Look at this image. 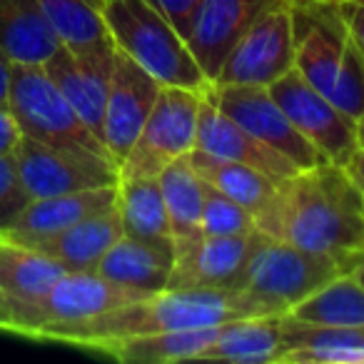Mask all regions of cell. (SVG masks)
I'll return each instance as SVG.
<instances>
[{"label": "cell", "instance_id": "1", "mask_svg": "<svg viewBox=\"0 0 364 364\" xmlns=\"http://www.w3.org/2000/svg\"><path fill=\"white\" fill-rule=\"evenodd\" d=\"M257 230L324 255L349 274L364 262V198L342 165L322 162L279 182L277 200Z\"/></svg>", "mask_w": 364, "mask_h": 364}, {"label": "cell", "instance_id": "2", "mask_svg": "<svg viewBox=\"0 0 364 364\" xmlns=\"http://www.w3.org/2000/svg\"><path fill=\"white\" fill-rule=\"evenodd\" d=\"M279 314L257 294L242 287L228 289H165L140 302L115 307L105 314L68 327L50 329L43 339L73 344V347L100 349L110 342L140 337L152 332L195 327H220L232 319Z\"/></svg>", "mask_w": 364, "mask_h": 364}, {"label": "cell", "instance_id": "3", "mask_svg": "<svg viewBox=\"0 0 364 364\" xmlns=\"http://www.w3.org/2000/svg\"><path fill=\"white\" fill-rule=\"evenodd\" d=\"M292 6L294 70L354 120L364 115V58L357 50L339 3Z\"/></svg>", "mask_w": 364, "mask_h": 364}, {"label": "cell", "instance_id": "4", "mask_svg": "<svg viewBox=\"0 0 364 364\" xmlns=\"http://www.w3.org/2000/svg\"><path fill=\"white\" fill-rule=\"evenodd\" d=\"M102 16L117 50L132 58L160 85L195 92L210 87L185 38L147 0H107Z\"/></svg>", "mask_w": 364, "mask_h": 364}, {"label": "cell", "instance_id": "5", "mask_svg": "<svg viewBox=\"0 0 364 364\" xmlns=\"http://www.w3.org/2000/svg\"><path fill=\"white\" fill-rule=\"evenodd\" d=\"M150 297L125 284L90 272H65L41 299L23 304H8L11 332L43 339L50 329L68 327L105 314L115 307Z\"/></svg>", "mask_w": 364, "mask_h": 364}, {"label": "cell", "instance_id": "6", "mask_svg": "<svg viewBox=\"0 0 364 364\" xmlns=\"http://www.w3.org/2000/svg\"><path fill=\"white\" fill-rule=\"evenodd\" d=\"M8 105H11L13 115L21 125V132L26 137H33V140L50 147L110 155L100 137L80 120V115L73 110L65 95L48 77L43 65L13 63Z\"/></svg>", "mask_w": 364, "mask_h": 364}, {"label": "cell", "instance_id": "7", "mask_svg": "<svg viewBox=\"0 0 364 364\" xmlns=\"http://www.w3.org/2000/svg\"><path fill=\"white\" fill-rule=\"evenodd\" d=\"M342 274L349 272L334 259L262 235L250 255L240 287L257 294L279 314H287L302 299Z\"/></svg>", "mask_w": 364, "mask_h": 364}, {"label": "cell", "instance_id": "8", "mask_svg": "<svg viewBox=\"0 0 364 364\" xmlns=\"http://www.w3.org/2000/svg\"><path fill=\"white\" fill-rule=\"evenodd\" d=\"M203 92L162 85L135 142L120 160V180L157 177L172 160L195 150Z\"/></svg>", "mask_w": 364, "mask_h": 364}, {"label": "cell", "instance_id": "9", "mask_svg": "<svg viewBox=\"0 0 364 364\" xmlns=\"http://www.w3.org/2000/svg\"><path fill=\"white\" fill-rule=\"evenodd\" d=\"M13 155L23 185L33 200L107 188L120 182V165L100 152L50 147L23 135Z\"/></svg>", "mask_w": 364, "mask_h": 364}, {"label": "cell", "instance_id": "10", "mask_svg": "<svg viewBox=\"0 0 364 364\" xmlns=\"http://www.w3.org/2000/svg\"><path fill=\"white\" fill-rule=\"evenodd\" d=\"M294 68L292 6L277 0L228 53L210 85H272Z\"/></svg>", "mask_w": 364, "mask_h": 364}, {"label": "cell", "instance_id": "11", "mask_svg": "<svg viewBox=\"0 0 364 364\" xmlns=\"http://www.w3.org/2000/svg\"><path fill=\"white\" fill-rule=\"evenodd\" d=\"M203 95L242 130L287 157L297 170L327 162V157L289 122L264 85H210Z\"/></svg>", "mask_w": 364, "mask_h": 364}, {"label": "cell", "instance_id": "12", "mask_svg": "<svg viewBox=\"0 0 364 364\" xmlns=\"http://www.w3.org/2000/svg\"><path fill=\"white\" fill-rule=\"evenodd\" d=\"M267 90L289 117V122L327 157V162L342 167L347 165V160L359 147L357 120L352 115L327 100L294 68L267 85Z\"/></svg>", "mask_w": 364, "mask_h": 364}, {"label": "cell", "instance_id": "13", "mask_svg": "<svg viewBox=\"0 0 364 364\" xmlns=\"http://www.w3.org/2000/svg\"><path fill=\"white\" fill-rule=\"evenodd\" d=\"M262 232L203 235L175 245V267L167 289H228L240 287L250 255Z\"/></svg>", "mask_w": 364, "mask_h": 364}, {"label": "cell", "instance_id": "14", "mask_svg": "<svg viewBox=\"0 0 364 364\" xmlns=\"http://www.w3.org/2000/svg\"><path fill=\"white\" fill-rule=\"evenodd\" d=\"M160 87L162 85L150 73L115 48V63L102 112V145L117 165L132 147L140 127L145 125Z\"/></svg>", "mask_w": 364, "mask_h": 364}, {"label": "cell", "instance_id": "15", "mask_svg": "<svg viewBox=\"0 0 364 364\" xmlns=\"http://www.w3.org/2000/svg\"><path fill=\"white\" fill-rule=\"evenodd\" d=\"M115 46L100 50L75 53L60 46L46 63L48 77L65 95L80 120L102 140V112H105L107 87H110Z\"/></svg>", "mask_w": 364, "mask_h": 364}, {"label": "cell", "instance_id": "16", "mask_svg": "<svg viewBox=\"0 0 364 364\" xmlns=\"http://www.w3.org/2000/svg\"><path fill=\"white\" fill-rule=\"evenodd\" d=\"M277 0H203L193 16L185 43L210 82L218 77L228 53L250 26Z\"/></svg>", "mask_w": 364, "mask_h": 364}, {"label": "cell", "instance_id": "17", "mask_svg": "<svg viewBox=\"0 0 364 364\" xmlns=\"http://www.w3.org/2000/svg\"><path fill=\"white\" fill-rule=\"evenodd\" d=\"M195 150L210 152V155L240 162V165H250L264 172L274 182H284L297 172H302L284 155H279L277 150H272L257 137L250 135L247 130H242L232 117H228L220 107H215L205 95L200 102Z\"/></svg>", "mask_w": 364, "mask_h": 364}, {"label": "cell", "instance_id": "18", "mask_svg": "<svg viewBox=\"0 0 364 364\" xmlns=\"http://www.w3.org/2000/svg\"><path fill=\"white\" fill-rule=\"evenodd\" d=\"M117 203V185L80 193L53 195V198L31 200L28 208L13 220L8 228L0 230V240L16 245H31L48 235H55L95 213L112 208Z\"/></svg>", "mask_w": 364, "mask_h": 364}, {"label": "cell", "instance_id": "19", "mask_svg": "<svg viewBox=\"0 0 364 364\" xmlns=\"http://www.w3.org/2000/svg\"><path fill=\"white\" fill-rule=\"evenodd\" d=\"M175 267V240H142L122 235L97 262L95 272L137 292H165Z\"/></svg>", "mask_w": 364, "mask_h": 364}, {"label": "cell", "instance_id": "20", "mask_svg": "<svg viewBox=\"0 0 364 364\" xmlns=\"http://www.w3.org/2000/svg\"><path fill=\"white\" fill-rule=\"evenodd\" d=\"M122 237V223L117 205L95 213L55 235H48L26 247L41 250L48 257L58 259L68 272H90L97 267L105 252Z\"/></svg>", "mask_w": 364, "mask_h": 364}, {"label": "cell", "instance_id": "21", "mask_svg": "<svg viewBox=\"0 0 364 364\" xmlns=\"http://www.w3.org/2000/svg\"><path fill=\"white\" fill-rule=\"evenodd\" d=\"M282 317L232 319L220 327L215 342L200 354V362H235V364H267L279 362L282 352Z\"/></svg>", "mask_w": 364, "mask_h": 364}, {"label": "cell", "instance_id": "22", "mask_svg": "<svg viewBox=\"0 0 364 364\" xmlns=\"http://www.w3.org/2000/svg\"><path fill=\"white\" fill-rule=\"evenodd\" d=\"M190 162H193L195 172L208 182L210 188L220 190L223 195H228L235 203L242 205L245 210H250L255 223L267 218L274 200H277L279 182L269 180L264 172L255 170L250 165L223 160V157H215L203 150L190 152Z\"/></svg>", "mask_w": 364, "mask_h": 364}, {"label": "cell", "instance_id": "23", "mask_svg": "<svg viewBox=\"0 0 364 364\" xmlns=\"http://www.w3.org/2000/svg\"><path fill=\"white\" fill-rule=\"evenodd\" d=\"M60 48L38 0H0V50L18 65H43Z\"/></svg>", "mask_w": 364, "mask_h": 364}, {"label": "cell", "instance_id": "24", "mask_svg": "<svg viewBox=\"0 0 364 364\" xmlns=\"http://www.w3.org/2000/svg\"><path fill=\"white\" fill-rule=\"evenodd\" d=\"M220 327L170 329V332L140 334V337H127L105 344V347H100V352L125 364L188 362V359H200V354L215 342Z\"/></svg>", "mask_w": 364, "mask_h": 364}, {"label": "cell", "instance_id": "25", "mask_svg": "<svg viewBox=\"0 0 364 364\" xmlns=\"http://www.w3.org/2000/svg\"><path fill=\"white\" fill-rule=\"evenodd\" d=\"M68 269L41 250L0 240V297L8 304L41 299Z\"/></svg>", "mask_w": 364, "mask_h": 364}, {"label": "cell", "instance_id": "26", "mask_svg": "<svg viewBox=\"0 0 364 364\" xmlns=\"http://www.w3.org/2000/svg\"><path fill=\"white\" fill-rule=\"evenodd\" d=\"M157 182H160L175 245L198 237L205 203V180L195 172L193 162H190V152L172 160L157 175Z\"/></svg>", "mask_w": 364, "mask_h": 364}, {"label": "cell", "instance_id": "27", "mask_svg": "<svg viewBox=\"0 0 364 364\" xmlns=\"http://www.w3.org/2000/svg\"><path fill=\"white\" fill-rule=\"evenodd\" d=\"M38 6L60 46L75 53L115 46L102 16V0H38Z\"/></svg>", "mask_w": 364, "mask_h": 364}, {"label": "cell", "instance_id": "28", "mask_svg": "<svg viewBox=\"0 0 364 364\" xmlns=\"http://www.w3.org/2000/svg\"><path fill=\"white\" fill-rule=\"evenodd\" d=\"M115 205L120 213L122 235L142 240H175L157 177L120 180Z\"/></svg>", "mask_w": 364, "mask_h": 364}, {"label": "cell", "instance_id": "29", "mask_svg": "<svg viewBox=\"0 0 364 364\" xmlns=\"http://www.w3.org/2000/svg\"><path fill=\"white\" fill-rule=\"evenodd\" d=\"M287 314L309 324L364 329V284H359L354 274H342L302 299Z\"/></svg>", "mask_w": 364, "mask_h": 364}, {"label": "cell", "instance_id": "30", "mask_svg": "<svg viewBox=\"0 0 364 364\" xmlns=\"http://www.w3.org/2000/svg\"><path fill=\"white\" fill-rule=\"evenodd\" d=\"M297 347H342L364 349V329L332 327V324H309L289 314L282 317V357L284 352Z\"/></svg>", "mask_w": 364, "mask_h": 364}, {"label": "cell", "instance_id": "31", "mask_svg": "<svg viewBox=\"0 0 364 364\" xmlns=\"http://www.w3.org/2000/svg\"><path fill=\"white\" fill-rule=\"evenodd\" d=\"M257 230L252 213L245 210L232 198L223 195L220 190L210 188L205 182V203L203 218H200V232L203 235H250Z\"/></svg>", "mask_w": 364, "mask_h": 364}, {"label": "cell", "instance_id": "32", "mask_svg": "<svg viewBox=\"0 0 364 364\" xmlns=\"http://www.w3.org/2000/svg\"><path fill=\"white\" fill-rule=\"evenodd\" d=\"M21 172L16 165V155H0V230L8 228L31 203Z\"/></svg>", "mask_w": 364, "mask_h": 364}, {"label": "cell", "instance_id": "33", "mask_svg": "<svg viewBox=\"0 0 364 364\" xmlns=\"http://www.w3.org/2000/svg\"><path fill=\"white\" fill-rule=\"evenodd\" d=\"M289 364H364V349L342 347H297L279 357Z\"/></svg>", "mask_w": 364, "mask_h": 364}, {"label": "cell", "instance_id": "34", "mask_svg": "<svg viewBox=\"0 0 364 364\" xmlns=\"http://www.w3.org/2000/svg\"><path fill=\"white\" fill-rule=\"evenodd\" d=\"M147 3L185 38L190 23H193V16L198 13L203 0H147Z\"/></svg>", "mask_w": 364, "mask_h": 364}, {"label": "cell", "instance_id": "35", "mask_svg": "<svg viewBox=\"0 0 364 364\" xmlns=\"http://www.w3.org/2000/svg\"><path fill=\"white\" fill-rule=\"evenodd\" d=\"M339 13L347 23L354 46L364 58V0H344V3H339Z\"/></svg>", "mask_w": 364, "mask_h": 364}, {"label": "cell", "instance_id": "36", "mask_svg": "<svg viewBox=\"0 0 364 364\" xmlns=\"http://www.w3.org/2000/svg\"><path fill=\"white\" fill-rule=\"evenodd\" d=\"M21 137H23L21 125H18L11 105H8V102H0V155L16 152Z\"/></svg>", "mask_w": 364, "mask_h": 364}, {"label": "cell", "instance_id": "37", "mask_svg": "<svg viewBox=\"0 0 364 364\" xmlns=\"http://www.w3.org/2000/svg\"><path fill=\"white\" fill-rule=\"evenodd\" d=\"M344 170H347V175L352 177V182L357 185V190L364 198V147H357V150H354V155L347 160Z\"/></svg>", "mask_w": 364, "mask_h": 364}, {"label": "cell", "instance_id": "38", "mask_svg": "<svg viewBox=\"0 0 364 364\" xmlns=\"http://www.w3.org/2000/svg\"><path fill=\"white\" fill-rule=\"evenodd\" d=\"M11 68L13 63L0 50V102H8V87H11Z\"/></svg>", "mask_w": 364, "mask_h": 364}, {"label": "cell", "instance_id": "39", "mask_svg": "<svg viewBox=\"0 0 364 364\" xmlns=\"http://www.w3.org/2000/svg\"><path fill=\"white\" fill-rule=\"evenodd\" d=\"M0 332H11V314H8L6 299L0 297Z\"/></svg>", "mask_w": 364, "mask_h": 364}, {"label": "cell", "instance_id": "40", "mask_svg": "<svg viewBox=\"0 0 364 364\" xmlns=\"http://www.w3.org/2000/svg\"><path fill=\"white\" fill-rule=\"evenodd\" d=\"M357 137H359V147H364V115L357 120Z\"/></svg>", "mask_w": 364, "mask_h": 364}, {"label": "cell", "instance_id": "41", "mask_svg": "<svg viewBox=\"0 0 364 364\" xmlns=\"http://www.w3.org/2000/svg\"><path fill=\"white\" fill-rule=\"evenodd\" d=\"M352 274H354V277H357V282H359V284H364V262H362V264H359V267H357V269H354V272H352Z\"/></svg>", "mask_w": 364, "mask_h": 364}, {"label": "cell", "instance_id": "42", "mask_svg": "<svg viewBox=\"0 0 364 364\" xmlns=\"http://www.w3.org/2000/svg\"><path fill=\"white\" fill-rule=\"evenodd\" d=\"M287 3H344V0H287Z\"/></svg>", "mask_w": 364, "mask_h": 364}, {"label": "cell", "instance_id": "43", "mask_svg": "<svg viewBox=\"0 0 364 364\" xmlns=\"http://www.w3.org/2000/svg\"><path fill=\"white\" fill-rule=\"evenodd\" d=\"M102 3H107V0H102Z\"/></svg>", "mask_w": 364, "mask_h": 364}]
</instances>
